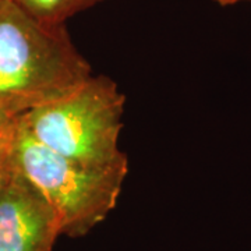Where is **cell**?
Wrapping results in <instances>:
<instances>
[{"label":"cell","mask_w":251,"mask_h":251,"mask_svg":"<svg viewBox=\"0 0 251 251\" xmlns=\"http://www.w3.org/2000/svg\"><path fill=\"white\" fill-rule=\"evenodd\" d=\"M10 169V168H9ZM9 169H7V171H9ZM7 171H1L0 172V184H1V181H3V177H4V175H6V172Z\"/></svg>","instance_id":"cell-8"},{"label":"cell","mask_w":251,"mask_h":251,"mask_svg":"<svg viewBox=\"0 0 251 251\" xmlns=\"http://www.w3.org/2000/svg\"><path fill=\"white\" fill-rule=\"evenodd\" d=\"M21 9L46 24H66L69 18L105 0H14Z\"/></svg>","instance_id":"cell-5"},{"label":"cell","mask_w":251,"mask_h":251,"mask_svg":"<svg viewBox=\"0 0 251 251\" xmlns=\"http://www.w3.org/2000/svg\"><path fill=\"white\" fill-rule=\"evenodd\" d=\"M91 75L66 24H46L0 0V108L23 116Z\"/></svg>","instance_id":"cell-1"},{"label":"cell","mask_w":251,"mask_h":251,"mask_svg":"<svg viewBox=\"0 0 251 251\" xmlns=\"http://www.w3.org/2000/svg\"><path fill=\"white\" fill-rule=\"evenodd\" d=\"M14 165L46 198L62 234L81 237L115 209L128 172L99 171L67 159L39 144L20 123Z\"/></svg>","instance_id":"cell-3"},{"label":"cell","mask_w":251,"mask_h":251,"mask_svg":"<svg viewBox=\"0 0 251 251\" xmlns=\"http://www.w3.org/2000/svg\"><path fill=\"white\" fill-rule=\"evenodd\" d=\"M215 1L216 4L219 6H236V4H240V3H251V0H212Z\"/></svg>","instance_id":"cell-7"},{"label":"cell","mask_w":251,"mask_h":251,"mask_svg":"<svg viewBox=\"0 0 251 251\" xmlns=\"http://www.w3.org/2000/svg\"><path fill=\"white\" fill-rule=\"evenodd\" d=\"M126 97L116 81L91 75L62 97L28 110L21 125L50 151L99 171L128 172L119 147Z\"/></svg>","instance_id":"cell-2"},{"label":"cell","mask_w":251,"mask_h":251,"mask_svg":"<svg viewBox=\"0 0 251 251\" xmlns=\"http://www.w3.org/2000/svg\"><path fill=\"white\" fill-rule=\"evenodd\" d=\"M21 116L0 108V172L14 163V151L20 131Z\"/></svg>","instance_id":"cell-6"},{"label":"cell","mask_w":251,"mask_h":251,"mask_svg":"<svg viewBox=\"0 0 251 251\" xmlns=\"http://www.w3.org/2000/svg\"><path fill=\"white\" fill-rule=\"evenodd\" d=\"M60 234L53 208L13 163L0 184V251H53Z\"/></svg>","instance_id":"cell-4"}]
</instances>
